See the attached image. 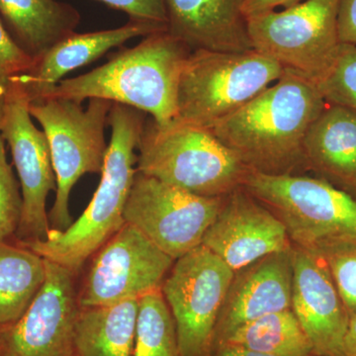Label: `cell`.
<instances>
[{"label": "cell", "instance_id": "cell-1", "mask_svg": "<svg viewBox=\"0 0 356 356\" xmlns=\"http://www.w3.org/2000/svg\"><path fill=\"white\" fill-rule=\"evenodd\" d=\"M327 105L317 86L284 70L261 95L208 129L250 172L305 175L304 140Z\"/></svg>", "mask_w": 356, "mask_h": 356}, {"label": "cell", "instance_id": "cell-2", "mask_svg": "<svg viewBox=\"0 0 356 356\" xmlns=\"http://www.w3.org/2000/svg\"><path fill=\"white\" fill-rule=\"evenodd\" d=\"M191 54L168 30L154 33L134 48L121 49L106 64L63 79L41 99L62 98L81 104L102 98L140 110L165 126L177 119L178 86Z\"/></svg>", "mask_w": 356, "mask_h": 356}, {"label": "cell", "instance_id": "cell-3", "mask_svg": "<svg viewBox=\"0 0 356 356\" xmlns=\"http://www.w3.org/2000/svg\"><path fill=\"white\" fill-rule=\"evenodd\" d=\"M147 119L140 110L113 103L102 180L83 215L65 231L51 229L44 241L15 242L77 275L84 262L126 224L124 209L137 172L136 149Z\"/></svg>", "mask_w": 356, "mask_h": 356}, {"label": "cell", "instance_id": "cell-4", "mask_svg": "<svg viewBox=\"0 0 356 356\" xmlns=\"http://www.w3.org/2000/svg\"><path fill=\"white\" fill-rule=\"evenodd\" d=\"M137 170L203 197H225L243 186L250 170L210 129L147 118L138 145Z\"/></svg>", "mask_w": 356, "mask_h": 356}, {"label": "cell", "instance_id": "cell-5", "mask_svg": "<svg viewBox=\"0 0 356 356\" xmlns=\"http://www.w3.org/2000/svg\"><path fill=\"white\" fill-rule=\"evenodd\" d=\"M283 72L254 50L191 51L178 86L175 121L209 128L261 95Z\"/></svg>", "mask_w": 356, "mask_h": 356}, {"label": "cell", "instance_id": "cell-6", "mask_svg": "<svg viewBox=\"0 0 356 356\" xmlns=\"http://www.w3.org/2000/svg\"><path fill=\"white\" fill-rule=\"evenodd\" d=\"M113 102L91 98L88 106L62 98L29 103V112L41 124L50 146L57 191L49 212L51 229L65 231L72 224L70 192L86 173H102L107 147L105 126Z\"/></svg>", "mask_w": 356, "mask_h": 356}, {"label": "cell", "instance_id": "cell-7", "mask_svg": "<svg viewBox=\"0 0 356 356\" xmlns=\"http://www.w3.org/2000/svg\"><path fill=\"white\" fill-rule=\"evenodd\" d=\"M337 9L339 0H304L282 11L248 16L252 50L318 88L336 64L343 44Z\"/></svg>", "mask_w": 356, "mask_h": 356}, {"label": "cell", "instance_id": "cell-8", "mask_svg": "<svg viewBox=\"0 0 356 356\" xmlns=\"http://www.w3.org/2000/svg\"><path fill=\"white\" fill-rule=\"evenodd\" d=\"M243 187L282 222L293 245L356 241L355 199L321 178L250 172Z\"/></svg>", "mask_w": 356, "mask_h": 356}, {"label": "cell", "instance_id": "cell-9", "mask_svg": "<svg viewBox=\"0 0 356 356\" xmlns=\"http://www.w3.org/2000/svg\"><path fill=\"white\" fill-rule=\"evenodd\" d=\"M235 271L205 245L173 264L161 293L172 312L182 356H209L215 327Z\"/></svg>", "mask_w": 356, "mask_h": 356}, {"label": "cell", "instance_id": "cell-10", "mask_svg": "<svg viewBox=\"0 0 356 356\" xmlns=\"http://www.w3.org/2000/svg\"><path fill=\"white\" fill-rule=\"evenodd\" d=\"M225 197L195 195L137 170L124 219L177 261L202 245Z\"/></svg>", "mask_w": 356, "mask_h": 356}, {"label": "cell", "instance_id": "cell-11", "mask_svg": "<svg viewBox=\"0 0 356 356\" xmlns=\"http://www.w3.org/2000/svg\"><path fill=\"white\" fill-rule=\"evenodd\" d=\"M95 254L77 293L81 309L116 305L161 289L175 261L127 222Z\"/></svg>", "mask_w": 356, "mask_h": 356}, {"label": "cell", "instance_id": "cell-12", "mask_svg": "<svg viewBox=\"0 0 356 356\" xmlns=\"http://www.w3.org/2000/svg\"><path fill=\"white\" fill-rule=\"evenodd\" d=\"M29 102L17 84H8L2 138L6 140L22 189V215L16 233L17 242L44 241L51 232L47 199L57 191L50 146L44 131L33 124Z\"/></svg>", "mask_w": 356, "mask_h": 356}, {"label": "cell", "instance_id": "cell-13", "mask_svg": "<svg viewBox=\"0 0 356 356\" xmlns=\"http://www.w3.org/2000/svg\"><path fill=\"white\" fill-rule=\"evenodd\" d=\"M46 269V280L29 308L0 327V356H76V275L47 259Z\"/></svg>", "mask_w": 356, "mask_h": 356}, {"label": "cell", "instance_id": "cell-14", "mask_svg": "<svg viewBox=\"0 0 356 356\" xmlns=\"http://www.w3.org/2000/svg\"><path fill=\"white\" fill-rule=\"evenodd\" d=\"M202 245L234 271L293 247L282 222L243 187L224 198Z\"/></svg>", "mask_w": 356, "mask_h": 356}, {"label": "cell", "instance_id": "cell-15", "mask_svg": "<svg viewBox=\"0 0 356 356\" xmlns=\"http://www.w3.org/2000/svg\"><path fill=\"white\" fill-rule=\"evenodd\" d=\"M291 310L313 346V355L343 356L350 315L320 254L292 248Z\"/></svg>", "mask_w": 356, "mask_h": 356}, {"label": "cell", "instance_id": "cell-16", "mask_svg": "<svg viewBox=\"0 0 356 356\" xmlns=\"http://www.w3.org/2000/svg\"><path fill=\"white\" fill-rule=\"evenodd\" d=\"M292 276V248L266 255L235 271L215 327L212 351L242 325L267 314L291 309Z\"/></svg>", "mask_w": 356, "mask_h": 356}, {"label": "cell", "instance_id": "cell-17", "mask_svg": "<svg viewBox=\"0 0 356 356\" xmlns=\"http://www.w3.org/2000/svg\"><path fill=\"white\" fill-rule=\"evenodd\" d=\"M165 30L166 26L130 19L127 24L115 29L84 34L74 32L35 60L31 69L14 77L10 83L22 89L29 103L36 102L63 81L65 74L95 62L115 47L136 37Z\"/></svg>", "mask_w": 356, "mask_h": 356}, {"label": "cell", "instance_id": "cell-18", "mask_svg": "<svg viewBox=\"0 0 356 356\" xmlns=\"http://www.w3.org/2000/svg\"><path fill=\"white\" fill-rule=\"evenodd\" d=\"M168 31L191 51L252 50L243 0H163Z\"/></svg>", "mask_w": 356, "mask_h": 356}, {"label": "cell", "instance_id": "cell-19", "mask_svg": "<svg viewBox=\"0 0 356 356\" xmlns=\"http://www.w3.org/2000/svg\"><path fill=\"white\" fill-rule=\"evenodd\" d=\"M308 172L356 200V110L329 104L304 140Z\"/></svg>", "mask_w": 356, "mask_h": 356}, {"label": "cell", "instance_id": "cell-20", "mask_svg": "<svg viewBox=\"0 0 356 356\" xmlns=\"http://www.w3.org/2000/svg\"><path fill=\"white\" fill-rule=\"evenodd\" d=\"M0 14L14 41L35 60L74 34L81 22L74 7L58 0H0Z\"/></svg>", "mask_w": 356, "mask_h": 356}, {"label": "cell", "instance_id": "cell-21", "mask_svg": "<svg viewBox=\"0 0 356 356\" xmlns=\"http://www.w3.org/2000/svg\"><path fill=\"white\" fill-rule=\"evenodd\" d=\"M139 299L79 310L74 329L76 356H133Z\"/></svg>", "mask_w": 356, "mask_h": 356}, {"label": "cell", "instance_id": "cell-22", "mask_svg": "<svg viewBox=\"0 0 356 356\" xmlns=\"http://www.w3.org/2000/svg\"><path fill=\"white\" fill-rule=\"evenodd\" d=\"M46 259L14 242L0 243V327L25 313L46 280Z\"/></svg>", "mask_w": 356, "mask_h": 356}, {"label": "cell", "instance_id": "cell-23", "mask_svg": "<svg viewBox=\"0 0 356 356\" xmlns=\"http://www.w3.org/2000/svg\"><path fill=\"white\" fill-rule=\"evenodd\" d=\"M266 356H308L313 346L291 309L274 313L242 325L222 344Z\"/></svg>", "mask_w": 356, "mask_h": 356}, {"label": "cell", "instance_id": "cell-24", "mask_svg": "<svg viewBox=\"0 0 356 356\" xmlns=\"http://www.w3.org/2000/svg\"><path fill=\"white\" fill-rule=\"evenodd\" d=\"M133 356H182L175 320L161 289L139 299Z\"/></svg>", "mask_w": 356, "mask_h": 356}, {"label": "cell", "instance_id": "cell-25", "mask_svg": "<svg viewBox=\"0 0 356 356\" xmlns=\"http://www.w3.org/2000/svg\"><path fill=\"white\" fill-rule=\"evenodd\" d=\"M311 250L324 259L350 317L355 315L356 241H325Z\"/></svg>", "mask_w": 356, "mask_h": 356}, {"label": "cell", "instance_id": "cell-26", "mask_svg": "<svg viewBox=\"0 0 356 356\" xmlns=\"http://www.w3.org/2000/svg\"><path fill=\"white\" fill-rule=\"evenodd\" d=\"M318 88L329 104L356 110V44H341L336 64Z\"/></svg>", "mask_w": 356, "mask_h": 356}, {"label": "cell", "instance_id": "cell-27", "mask_svg": "<svg viewBox=\"0 0 356 356\" xmlns=\"http://www.w3.org/2000/svg\"><path fill=\"white\" fill-rule=\"evenodd\" d=\"M0 134V243L14 242L22 215V195L7 161L6 145Z\"/></svg>", "mask_w": 356, "mask_h": 356}, {"label": "cell", "instance_id": "cell-28", "mask_svg": "<svg viewBox=\"0 0 356 356\" xmlns=\"http://www.w3.org/2000/svg\"><path fill=\"white\" fill-rule=\"evenodd\" d=\"M34 63L35 58L18 46L0 21V86H8L11 79L27 72Z\"/></svg>", "mask_w": 356, "mask_h": 356}, {"label": "cell", "instance_id": "cell-29", "mask_svg": "<svg viewBox=\"0 0 356 356\" xmlns=\"http://www.w3.org/2000/svg\"><path fill=\"white\" fill-rule=\"evenodd\" d=\"M111 8L128 14L130 19L168 27V15L163 0H97Z\"/></svg>", "mask_w": 356, "mask_h": 356}, {"label": "cell", "instance_id": "cell-30", "mask_svg": "<svg viewBox=\"0 0 356 356\" xmlns=\"http://www.w3.org/2000/svg\"><path fill=\"white\" fill-rule=\"evenodd\" d=\"M337 29L341 43L356 44V0H339Z\"/></svg>", "mask_w": 356, "mask_h": 356}, {"label": "cell", "instance_id": "cell-31", "mask_svg": "<svg viewBox=\"0 0 356 356\" xmlns=\"http://www.w3.org/2000/svg\"><path fill=\"white\" fill-rule=\"evenodd\" d=\"M304 0H243L242 11L245 17L255 15V14L275 10L277 7L295 6Z\"/></svg>", "mask_w": 356, "mask_h": 356}, {"label": "cell", "instance_id": "cell-32", "mask_svg": "<svg viewBox=\"0 0 356 356\" xmlns=\"http://www.w3.org/2000/svg\"><path fill=\"white\" fill-rule=\"evenodd\" d=\"M343 356H356V314L350 316L344 336Z\"/></svg>", "mask_w": 356, "mask_h": 356}, {"label": "cell", "instance_id": "cell-33", "mask_svg": "<svg viewBox=\"0 0 356 356\" xmlns=\"http://www.w3.org/2000/svg\"><path fill=\"white\" fill-rule=\"evenodd\" d=\"M209 356H266L259 355V353H252V351L243 350V348H236V346H220L211 353Z\"/></svg>", "mask_w": 356, "mask_h": 356}, {"label": "cell", "instance_id": "cell-34", "mask_svg": "<svg viewBox=\"0 0 356 356\" xmlns=\"http://www.w3.org/2000/svg\"><path fill=\"white\" fill-rule=\"evenodd\" d=\"M7 88H8V86H0V130H1L4 113H6Z\"/></svg>", "mask_w": 356, "mask_h": 356}, {"label": "cell", "instance_id": "cell-35", "mask_svg": "<svg viewBox=\"0 0 356 356\" xmlns=\"http://www.w3.org/2000/svg\"><path fill=\"white\" fill-rule=\"evenodd\" d=\"M308 356H318V355H308Z\"/></svg>", "mask_w": 356, "mask_h": 356}]
</instances>
